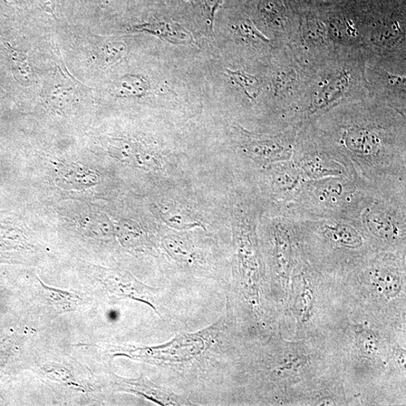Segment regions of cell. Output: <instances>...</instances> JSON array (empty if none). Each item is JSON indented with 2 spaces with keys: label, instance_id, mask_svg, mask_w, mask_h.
I'll return each mask as SVG.
<instances>
[{
  "label": "cell",
  "instance_id": "ba28073f",
  "mask_svg": "<svg viewBox=\"0 0 406 406\" xmlns=\"http://www.w3.org/2000/svg\"><path fill=\"white\" fill-rule=\"evenodd\" d=\"M158 213L165 223L177 230L202 227V222L193 212L177 203L162 202L158 207Z\"/></svg>",
  "mask_w": 406,
  "mask_h": 406
},
{
  "label": "cell",
  "instance_id": "8fae6325",
  "mask_svg": "<svg viewBox=\"0 0 406 406\" xmlns=\"http://www.w3.org/2000/svg\"><path fill=\"white\" fill-rule=\"evenodd\" d=\"M349 75L343 73L328 83L314 100L312 104L313 112L325 109L329 105L340 98L349 87Z\"/></svg>",
  "mask_w": 406,
  "mask_h": 406
},
{
  "label": "cell",
  "instance_id": "277c9868",
  "mask_svg": "<svg viewBox=\"0 0 406 406\" xmlns=\"http://www.w3.org/2000/svg\"><path fill=\"white\" fill-rule=\"evenodd\" d=\"M292 160L305 181L331 176L350 179L341 162L325 149L306 146L295 148Z\"/></svg>",
  "mask_w": 406,
  "mask_h": 406
},
{
  "label": "cell",
  "instance_id": "5bb4252c",
  "mask_svg": "<svg viewBox=\"0 0 406 406\" xmlns=\"http://www.w3.org/2000/svg\"><path fill=\"white\" fill-rule=\"evenodd\" d=\"M163 248L173 257L181 263H193L195 258V251L188 241L181 236H168L163 239Z\"/></svg>",
  "mask_w": 406,
  "mask_h": 406
},
{
  "label": "cell",
  "instance_id": "52a82bcc",
  "mask_svg": "<svg viewBox=\"0 0 406 406\" xmlns=\"http://www.w3.org/2000/svg\"><path fill=\"white\" fill-rule=\"evenodd\" d=\"M58 186L68 190L90 188L99 183V176L91 169L81 164H63L56 173Z\"/></svg>",
  "mask_w": 406,
  "mask_h": 406
},
{
  "label": "cell",
  "instance_id": "603a6c76",
  "mask_svg": "<svg viewBox=\"0 0 406 406\" xmlns=\"http://www.w3.org/2000/svg\"><path fill=\"white\" fill-rule=\"evenodd\" d=\"M220 1V0H208V2L211 3V4H213L214 7H216L217 4L219 3Z\"/></svg>",
  "mask_w": 406,
  "mask_h": 406
},
{
  "label": "cell",
  "instance_id": "44dd1931",
  "mask_svg": "<svg viewBox=\"0 0 406 406\" xmlns=\"http://www.w3.org/2000/svg\"><path fill=\"white\" fill-rule=\"evenodd\" d=\"M283 76H280L276 82V90H283L285 89V87L290 85L292 82L294 81V75H290V74L283 75Z\"/></svg>",
  "mask_w": 406,
  "mask_h": 406
},
{
  "label": "cell",
  "instance_id": "ffe728a7",
  "mask_svg": "<svg viewBox=\"0 0 406 406\" xmlns=\"http://www.w3.org/2000/svg\"><path fill=\"white\" fill-rule=\"evenodd\" d=\"M239 31L240 33L249 38H255V40H256V38H260L261 40L268 42L267 38L264 35L261 34L254 24L249 20L241 24L239 27Z\"/></svg>",
  "mask_w": 406,
  "mask_h": 406
},
{
  "label": "cell",
  "instance_id": "2e32d148",
  "mask_svg": "<svg viewBox=\"0 0 406 406\" xmlns=\"http://www.w3.org/2000/svg\"><path fill=\"white\" fill-rule=\"evenodd\" d=\"M101 57L105 66H111L122 59L126 53V45L121 42H109L101 47Z\"/></svg>",
  "mask_w": 406,
  "mask_h": 406
},
{
  "label": "cell",
  "instance_id": "5b68a950",
  "mask_svg": "<svg viewBox=\"0 0 406 406\" xmlns=\"http://www.w3.org/2000/svg\"><path fill=\"white\" fill-rule=\"evenodd\" d=\"M239 149L244 156L263 169L272 164L291 160L295 146L290 139L257 137L246 135Z\"/></svg>",
  "mask_w": 406,
  "mask_h": 406
},
{
  "label": "cell",
  "instance_id": "9a60e30c",
  "mask_svg": "<svg viewBox=\"0 0 406 406\" xmlns=\"http://www.w3.org/2000/svg\"><path fill=\"white\" fill-rule=\"evenodd\" d=\"M230 78L243 90L248 98L255 101L260 91V85L255 76L241 71L227 70Z\"/></svg>",
  "mask_w": 406,
  "mask_h": 406
},
{
  "label": "cell",
  "instance_id": "8992f818",
  "mask_svg": "<svg viewBox=\"0 0 406 406\" xmlns=\"http://www.w3.org/2000/svg\"><path fill=\"white\" fill-rule=\"evenodd\" d=\"M111 156L122 162L146 171H158L163 167L158 154L139 142L126 140H112L107 143Z\"/></svg>",
  "mask_w": 406,
  "mask_h": 406
},
{
  "label": "cell",
  "instance_id": "7a4b0ae2",
  "mask_svg": "<svg viewBox=\"0 0 406 406\" xmlns=\"http://www.w3.org/2000/svg\"><path fill=\"white\" fill-rule=\"evenodd\" d=\"M405 197H385L369 193L351 220L364 235L382 243L396 244L405 239Z\"/></svg>",
  "mask_w": 406,
  "mask_h": 406
},
{
  "label": "cell",
  "instance_id": "3957f363",
  "mask_svg": "<svg viewBox=\"0 0 406 406\" xmlns=\"http://www.w3.org/2000/svg\"><path fill=\"white\" fill-rule=\"evenodd\" d=\"M264 170L274 210L282 211L292 201L305 180L292 158L273 163Z\"/></svg>",
  "mask_w": 406,
  "mask_h": 406
},
{
  "label": "cell",
  "instance_id": "ac0fdd59",
  "mask_svg": "<svg viewBox=\"0 0 406 406\" xmlns=\"http://www.w3.org/2000/svg\"><path fill=\"white\" fill-rule=\"evenodd\" d=\"M264 12L273 19H278L283 16L285 7L281 0H267L264 5Z\"/></svg>",
  "mask_w": 406,
  "mask_h": 406
},
{
  "label": "cell",
  "instance_id": "6da1fadb",
  "mask_svg": "<svg viewBox=\"0 0 406 406\" xmlns=\"http://www.w3.org/2000/svg\"><path fill=\"white\" fill-rule=\"evenodd\" d=\"M368 193L345 176L308 180L280 212L298 218L351 220Z\"/></svg>",
  "mask_w": 406,
  "mask_h": 406
},
{
  "label": "cell",
  "instance_id": "e0dca14e",
  "mask_svg": "<svg viewBox=\"0 0 406 406\" xmlns=\"http://www.w3.org/2000/svg\"><path fill=\"white\" fill-rule=\"evenodd\" d=\"M73 99V93L70 88L64 86H56L50 93L51 103L56 108L63 110L69 105Z\"/></svg>",
  "mask_w": 406,
  "mask_h": 406
},
{
  "label": "cell",
  "instance_id": "d6986e66",
  "mask_svg": "<svg viewBox=\"0 0 406 406\" xmlns=\"http://www.w3.org/2000/svg\"><path fill=\"white\" fill-rule=\"evenodd\" d=\"M359 344L361 350L367 354H373L376 351V340L374 336L368 333H361L359 335Z\"/></svg>",
  "mask_w": 406,
  "mask_h": 406
},
{
  "label": "cell",
  "instance_id": "7402d4cb",
  "mask_svg": "<svg viewBox=\"0 0 406 406\" xmlns=\"http://www.w3.org/2000/svg\"><path fill=\"white\" fill-rule=\"evenodd\" d=\"M37 2L45 13L54 15L56 0H37Z\"/></svg>",
  "mask_w": 406,
  "mask_h": 406
},
{
  "label": "cell",
  "instance_id": "30bf717a",
  "mask_svg": "<svg viewBox=\"0 0 406 406\" xmlns=\"http://www.w3.org/2000/svg\"><path fill=\"white\" fill-rule=\"evenodd\" d=\"M149 89L148 82L141 75H129L115 81L110 93L116 98H142Z\"/></svg>",
  "mask_w": 406,
  "mask_h": 406
},
{
  "label": "cell",
  "instance_id": "4fadbf2b",
  "mask_svg": "<svg viewBox=\"0 0 406 406\" xmlns=\"http://www.w3.org/2000/svg\"><path fill=\"white\" fill-rule=\"evenodd\" d=\"M366 278L375 287L385 288L386 294H396L400 291V281L398 275L394 273L392 269L384 265H377L367 269L364 273Z\"/></svg>",
  "mask_w": 406,
  "mask_h": 406
},
{
  "label": "cell",
  "instance_id": "7c38bea8",
  "mask_svg": "<svg viewBox=\"0 0 406 406\" xmlns=\"http://www.w3.org/2000/svg\"><path fill=\"white\" fill-rule=\"evenodd\" d=\"M6 50L15 80L24 85L31 84L34 80V73L28 56L8 43L6 44Z\"/></svg>",
  "mask_w": 406,
  "mask_h": 406
},
{
  "label": "cell",
  "instance_id": "9c48e42d",
  "mask_svg": "<svg viewBox=\"0 0 406 406\" xmlns=\"http://www.w3.org/2000/svg\"><path fill=\"white\" fill-rule=\"evenodd\" d=\"M135 30L156 35L172 44L186 45L193 42L191 33L176 23L160 22L143 24L135 27Z\"/></svg>",
  "mask_w": 406,
  "mask_h": 406
}]
</instances>
